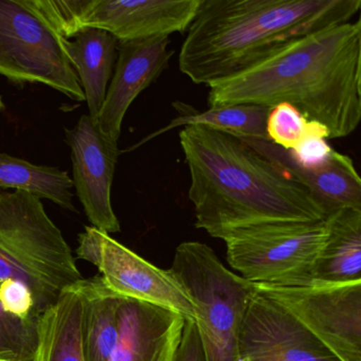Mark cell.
<instances>
[{
  "mask_svg": "<svg viewBox=\"0 0 361 361\" xmlns=\"http://www.w3.org/2000/svg\"><path fill=\"white\" fill-rule=\"evenodd\" d=\"M210 107L286 103L344 138L361 121V20L289 42L244 71L208 85Z\"/></svg>",
  "mask_w": 361,
  "mask_h": 361,
  "instance_id": "6da1fadb",
  "label": "cell"
},
{
  "mask_svg": "<svg viewBox=\"0 0 361 361\" xmlns=\"http://www.w3.org/2000/svg\"><path fill=\"white\" fill-rule=\"evenodd\" d=\"M189 168L195 227L225 240L235 230L279 221H317L326 209L242 139L204 126L179 132Z\"/></svg>",
  "mask_w": 361,
  "mask_h": 361,
  "instance_id": "7a4b0ae2",
  "label": "cell"
},
{
  "mask_svg": "<svg viewBox=\"0 0 361 361\" xmlns=\"http://www.w3.org/2000/svg\"><path fill=\"white\" fill-rule=\"evenodd\" d=\"M361 0H202L179 52V69L210 85L293 39L350 22Z\"/></svg>",
  "mask_w": 361,
  "mask_h": 361,
  "instance_id": "3957f363",
  "label": "cell"
},
{
  "mask_svg": "<svg viewBox=\"0 0 361 361\" xmlns=\"http://www.w3.org/2000/svg\"><path fill=\"white\" fill-rule=\"evenodd\" d=\"M82 279L71 246L41 198L0 190V283L26 285L42 314Z\"/></svg>",
  "mask_w": 361,
  "mask_h": 361,
  "instance_id": "277c9868",
  "label": "cell"
},
{
  "mask_svg": "<svg viewBox=\"0 0 361 361\" xmlns=\"http://www.w3.org/2000/svg\"><path fill=\"white\" fill-rule=\"evenodd\" d=\"M170 271L195 308V323L207 361H240L238 342L255 283L225 267L212 248L183 242Z\"/></svg>",
  "mask_w": 361,
  "mask_h": 361,
  "instance_id": "5b68a950",
  "label": "cell"
},
{
  "mask_svg": "<svg viewBox=\"0 0 361 361\" xmlns=\"http://www.w3.org/2000/svg\"><path fill=\"white\" fill-rule=\"evenodd\" d=\"M327 235L324 219L279 221L228 234L227 261L255 284H312V270Z\"/></svg>",
  "mask_w": 361,
  "mask_h": 361,
  "instance_id": "8992f818",
  "label": "cell"
},
{
  "mask_svg": "<svg viewBox=\"0 0 361 361\" xmlns=\"http://www.w3.org/2000/svg\"><path fill=\"white\" fill-rule=\"evenodd\" d=\"M0 75L20 88L43 84L75 102L85 101L61 37L25 0H0Z\"/></svg>",
  "mask_w": 361,
  "mask_h": 361,
  "instance_id": "52a82bcc",
  "label": "cell"
},
{
  "mask_svg": "<svg viewBox=\"0 0 361 361\" xmlns=\"http://www.w3.org/2000/svg\"><path fill=\"white\" fill-rule=\"evenodd\" d=\"M339 361H361V281L302 286L255 284Z\"/></svg>",
  "mask_w": 361,
  "mask_h": 361,
  "instance_id": "ba28073f",
  "label": "cell"
},
{
  "mask_svg": "<svg viewBox=\"0 0 361 361\" xmlns=\"http://www.w3.org/2000/svg\"><path fill=\"white\" fill-rule=\"evenodd\" d=\"M78 257L98 267L118 295L138 300L195 321V308L170 269L156 267L109 234L87 226L78 238Z\"/></svg>",
  "mask_w": 361,
  "mask_h": 361,
  "instance_id": "9c48e42d",
  "label": "cell"
},
{
  "mask_svg": "<svg viewBox=\"0 0 361 361\" xmlns=\"http://www.w3.org/2000/svg\"><path fill=\"white\" fill-rule=\"evenodd\" d=\"M202 0H75L73 35L107 31L119 42L169 37L188 31Z\"/></svg>",
  "mask_w": 361,
  "mask_h": 361,
  "instance_id": "30bf717a",
  "label": "cell"
},
{
  "mask_svg": "<svg viewBox=\"0 0 361 361\" xmlns=\"http://www.w3.org/2000/svg\"><path fill=\"white\" fill-rule=\"evenodd\" d=\"M73 161V183L92 227L107 234L121 231L111 204V187L120 156L118 142L107 139L90 115L65 128Z\"/></svg>",
  "mask_w": 361,
  "mask_h": 361,
  "instance_id": "8fae6325",
  "label": "cell"
},
{
  "mask_svg": "<svg viewBox=\"0 0 361 361\" xmlns=\"http://www.w3.org/2000/svg\"><path fill=\"white\" fill-rule=\"evenodd\" d=\"M240 361H339L295 317L255 289L243 321Z\"/></svg>",
  "mask_w": 361,
  "mask_h": 361,
  "instance_id": "7c38bea8",
  "label": "cell"
},
{
  "mask_svg": "<svg viewBox=\"0 0 361 361\" xmlns=\"http://www.w3.org/2000/svg\"><path fill=\"white\" fill-rule=\"evenodd\" d=\"M170 45V37L118 43L117 62L97 122L109 140L118 142L132 103L169 68L174 54Z\"/></svg>",
  "mask_w": 361,
  "mask_h": 361,
  "instance_id": "4fadbf2b",
  "label": "cell"
},
{
  "mask_svg": "<svg viewBox=\"0 0 361 361\" xmlns=\"http://www.w3.org/2000/svg\"><path fill=\"white\" fill-rule=\"evenodd\" d=\"M119 336L109 361H175L185 319L180 314L120 295Z\"/></svg>",
  "mask_w": 361,
  "mask_h": 361,
  "instance_id": "5bb4252c",
  "label": "cell"
},
{
  "mask_svg": "<svg viewBox=\"0 0 361 361\" xmlns=\"http://www.w3.org/2000/svg\"><path fill=\"white\" fill-rule=\"evenodd\" d=\"M238 138L305 187L320 200L327 213L338 208L361 209V179L348 156L334 149L322 164L300 166L290 159L286 149L270 140Z\"/></svg>",
  "mask_w": 361,
  "mask_h": 361,
  "instance_id": "9a60e30c",
  "label": "cell"
},
{
  "mask_svg": "<svg viewBox=\"0 0 361 361\" xmlns=\"http://www.w3.org/2000/svg\"><path fill=\"white\" fill-rule=\"evenodd\" d=\"M61 43L79 78L88 115L97 123L117 62L119 41L102 29L85 28L71 39L61 37Z\"/></svg>",
  "mask_w": 361,
  "mask_h": 361,
  "instance_id": "2e32d148",
  "label": "cell"
},
{
  "mask_svg": "<svg viewBox=\"0 0 361 361\" xmlns=\"http://www.w3.org/2000/svg\"><path fill=\"white\" fill-rule=\"evenodd\" d=\"M327 235L312 270V283L361 281V209L338 208L324 219Z\"/></svg>",
  "mask_w": 361,
  "mask_h": 361,
  "instance_id": "e0dca14e",
  "label": "cell"
},
{
  "mask_svg": "<svg viewBox=\"0 0 361 361\" xmlns=\"http://www.w3.org/2000/svg\"><path fill=\"white\" fill-rule=\"evenodd\" d=\"M83 306L77 284L39 316L32 361H86L82 339Z\"/></svg>",
  "mask_w": 361,
  "mask_h": 361,
  "instance_id": "ac0fdd59",
  "label": "cell"
},
{
  "mask_svg": "<svg viewBox=\"0 0 361 361\" xmlns=\"http://www.w3.org/2000/svg\"><path fill=\"white\" fill-rule=\"evenodd\" d=\"M83 306L82 339L86 361H109L119 336L120 295L109 288L102 276L77 283Z\"/></svg>",
  "mask_w": 361,
  "mask_h": 361,
  "instance_id": "d6986e66",
  "label": "cell"
},
{
  "mask_svg": "<svg viewBox=\"0 0 361 361\" xmlns=\"http://www.w3.org/2000/svg\"><path fill=\"white\" fill-rule=\"evenodd\" d=\"M178 115L164 128L156 130L140 141L138 145L130 147L136 149L147 141L161 136L177 128L200 126L221 132L229 133L242 138L266 139V121L270 107L261 105L240 104L231 106L209 107L204 111H200L191 105L183 102L173 103Z\"/></svg>",
  "mask_w": 361,
  "mask_h": 361,
  "instance_id": "ffe728a7",
  "label": "cell"
},
{
  "mask_svg": "<svg viewBox=\"0 0 361 361\" xmlns=\"http://www.w3.org/2000/svg\"><path fill=\"white\" fill-rule=\"evenodd\" d=\"M73 179L56 166H37L27 160L0 153V189L28 192L49 200L65 210L77 213L73 204Z\"/></svg>",
  "mask_w": 361,
  "mask_h": 361,
  "instance_id": "44dd1931",
  "label": "cell"
},
{
  "mask_svg": "<svg viewBox=\"0 0 361 361\" xmlns=\"http://www.w3.org/2000/svg\"><path fill=\"white\" fill-rule=\"evenodd\" d=\"M268 140L286 151L297 149L306 139H329V132L318 122L310 121L291 105L282 103L270 109L266 121Z\"/></svg>",
  "mask_w": 361,
  "mask_h": 361,
  "instance_id": "7402d4cb",
  "label": "cell"
},
{
  "mask_svg": "<svg viewBox=\"0 0 361 361\" xmlns=\"http://www.w3.org/2000/svg\"><path fill=\"white\" fill-rule=\"evenodd\" d=\"M39 316L20 318L0 302V361H32L39 339Z\"/></svg>",
  "mask_w": 361,
  "mask_h": 361,
  "instance_id": "603a6c76",
  "label": "cell"
},
{
  "mask_svg": "<svg viewBox=\"0 0 361 361\" xmlns=\"http://www.w3.org/2000/svg\"><path fill=\"white\" fill-rule=\"evenodd\" d=\"M0 302L4 310L14 316L20 318L41 316L30 289L18 281L6 280L0 283Z\"/></svg>",
  "mask_w": 361,
  "mask_h": 361,
  "instance_id": "cb8c5ba5",
  "label": "cell"
},
{
  "mask_svg": "<svg viewBox=\"0 0 361 361\" xmlns=\"http://www.w3.org/2000/svg\"><path fill=\"white\" fill-rule=\"evenodd\" d=\"M175 361H207L195 321L185 320Z\"/></svg>",
  "mask_w": 361,
  "mask_h": 361,
  "instance_id": "d4e9b609",
  "label": "cell"
},
{
  "mask_svg": "<svg viewBox=\"0 0 361 361\" xmlns=\"http://www.w3.org/2000/svg\"><path fill=\"white\" fill-rule=\"evenodd\" d=\"M5 102H4L3 97L0 96V113H3V111H5Z\"/></svg>",
  "mask_w": 361,
  "mask_h": 361,
  "instance_id": "484cf974",
  "label": "cell"
}]
</instances>
